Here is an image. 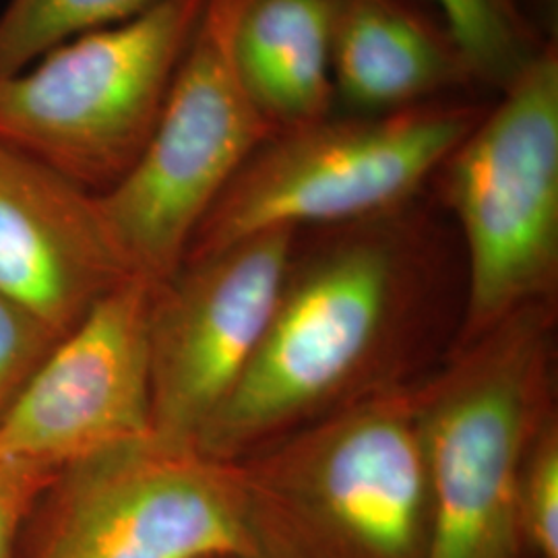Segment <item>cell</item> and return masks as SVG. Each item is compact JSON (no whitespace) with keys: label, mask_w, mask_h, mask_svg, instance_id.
<instances>
[{"label":"cell","mask_w":558,"mask_h":558,"mask_svg":"<svg viewBox=\"0 0 558 558\" xmlns=\"http://www.w3.org/2000/svg\"><path fill=\"white\" fill-rule=\"evenodd\" d=\"M57 474L0 463V558H15L23 527Z\"/></svg>","instance_id":"cell-18"},{"label":"cell","mask_w":558,"mask_h":558,"mask_svg":"<svg viewBox=\"0 0 558 558\" xmlns=\"http://www.w3.org/2000/svg\"><path fill=\"white\" fill-rule=\"evenodd\" d=\"M151 299L154 286L129 278L60 339L0 416V463L59 474L151 437Z\"/></svg>","instance_id":"cell-10"},{"label":"cell","mask_w":558,"mask_h":558,"mask_svg":"<svg viewBox=\"0 0 558 558\" xmlns=\"http://www.w3.org/2000/svg\"><path fill=\"white\" fill-rule=\"evenodd\" d=\"M420 197L366 220L296 232L267 331L203 428L201 456L248 458L405 385L445 259L439 221Z\"/></svg>","instance_id":"cell-1"},{"label":"cell","mask_w":558,"mask_h":558,"mask_svg":"<svg viewBox=\"0 0 558 558\" xmlns=\"http://www.w3.org/2000/svg\"><path fill=\"white\" fill-rule=\"evenodd\" d=\"M160 0H9L0 11V80L64 41L133 20Z\"/></svg>","instance_id":"cell-15"},{"label":"cell","mask_w":558,"mask_h":558,"mask_svg":"<svg viewBox=\"0 0 558 558\" xmlns=\"http://www.w3.org/2000/svg\"><path fill=\"white\" fill-rule=\"evenodd\" d=\"M527 2H530V0H527Z\"/></svg>","instance_id":"cell-19"},{"label":"cell","mask_w":558,"mask_h":558,"mask_svg":"<svg viewBox=\"0 0 558 558\" xmlns=\"http://www.w3.org/2000/svg\"><path fill=\"white\" fill-rule=\"evenodd\" d=\"M296 230L182 260L149 311L151 439L195 449L248 368L278 304ZM197 451V449H195Z\"/></svg>","instance_id":"cell-9"},{"label":"cell","mask_w":558,"mask_h":558,"mask_svg":"<svg viewBox=\"0 0 558 558\" xmlns=\"http://www.w3.org/2000/svg\"><path fill=\"white\" fill-rule=\"evenodd\" d=\"M239 470L195 449L133 440L62 468L15 558H253Z\"/></svg>","instance_id":"cell-8"},{"label":"cell","mask_w":558,"mask_h":558,"mask_svg":"<svg viewBox=\"0 0 558 558\" xmlns=\"http://www.w3.org/2000/svg\"><path fill=\"white\" fill-rule=\"evenodd\" d=\"M129 278L98 197L0 143V294L64 338Z\"/></svg>","instance_id":"cell-11"},{"label":"cell","mask_w":558,"mask_h":558,"mask_svg":"<svg viewBox=\"0 0 558 558\" xmlns=\"http://www.w3.org/2000/svg\"><path fill=\"white\" fill-rule=\"evenodd\" d=\"M456 36L480 92L500 96L530 69L550 36L527 0H422Z\"/></svg>","instance_id":"cell-14"},{"label":"cell","mask_w":558,"mask_h":558,"mask_svg":"<svg viewBox=\"0 0 558 558\" xmlns=\"http://www.w3.org/2000/svg\"><path fill=\"white\" fill-rule=\"evenodd\" d=\"M331 80L336 114L486 96L445 20L422 0H341Z\"/></svg>","instance_id":"cell-12"},{"label":"cell","mask_w":558,"mask_h":558,"mask_svg":"<svg viewBox=\"0 0 558 558\" xmlns=\"http://www.w3.org/2000/svg\"><path fill=\"white\" fill-rule=\"evenodd\" d=\"M519 527L525 550L536 558H558V420L542 422L521 468Z\"/></svg>","instance_id":"cell-16"},{"label":"cell","mask_w":558,"mask_h":558,"mask_svg":"<svg viewBox=\"0 0 558 558\" xmlns=\"http://www.w3.org/2000/svg\"><path fill=\"white\" fill-rule=\"evenodd\" d=\"M495 100L482 94L383 114H331L265 141L201 220L184 259L269 230L366 220L418 199Z\"/></svg>","instance_id":"cell-4"},{"label":"cell","mask_w":558,"mask_h":558,"mask_svg":"<svg viewBox=\"0 0 558 558\" xmlns=\"http://www.w3.org/2000/svg\"><path fill=\"white\" fill-rule=\"evenodd\" d=\"M557 302H539L456 345L416 385L430 490L426 558H519V476L555 410Z\"/></svg>","instance_id":"cell-3"},{"label":"cell","mask_w":558,"mask_h":558,"mask_svg":"<svg viewBox=\"0 0 558 558\" xmlns=\"http://www.w3.org/2000/svg\"><path fill=\"white\" fill-rule=\"evenodd\" d=\"M60 339L36 315L0 294V416Z\"/></svg>","instance_id":"cell-17"},{"label":"cell","mask_w":558,"mask_h":558,"mask_svg":"<svg viewBox=\"0 0 558 558\" xmlns=\"http://www.w3.org/2000/svg\"><path fill=\"white\" fill-rule=\"evenodd\" d=\"M205 0H160L0 80V143L100 197L140 161Z\"/></svg>","instance_id":"cell-6"},{"label":"cell","mask_w":558,"mask_h":558,"mask_svg":"<svg viewBox=\"0 0 558 558\" xmlns=\"http://www.w3.org/2000/svg\"><path fill=\"white\" fill-rule=\"evenodd\" d=\"M433 184L465 253L458 345L525 306L557 302V40L500 94Z\"/></svg>","instance_id":"cell-5"},{"label":"cell","mask_w":558,"mask_h":558,"mask_svg":"<svg viewBox=\"0 0 558 558\" xmlns=\"http://www.w3.org/2000/svg\"><path fill=\"white\" fill-rule=\"evenodd\" d=\"M341 0H242L232 52L271 137L333 114L331 50Z\"/></svg>","instance_id":"cell-13"},{"label":"cell","mask_w":558,"mask_h":558,"mask_svg":"<svg viewBox=\"0 0 558 558\" xmlns=\"http://www.w3.org/2000/svg\"><path fill=\"white\" fill-rule=\"evenodd\" d=\"M232 463L253 558H426L416 385L385 389Z\"/></svg>","instance_id":"cell-2"},{"label":"cell","mask_w":558,"mask_h":558,"mask_svg":"<svg viewBox=\"0 0 558 558\" xmlns=\"http://www.w3.org/2000/svg\"><path fill=\"white\" fill-rule=\"evenodd\" d=\"M242 0H205L154 137L133 170L98 197L133 278L158 288L179 271L201 220L267 140L232 52Z\"/></svg>","instance_id":"cell-7"}]
</instances>
